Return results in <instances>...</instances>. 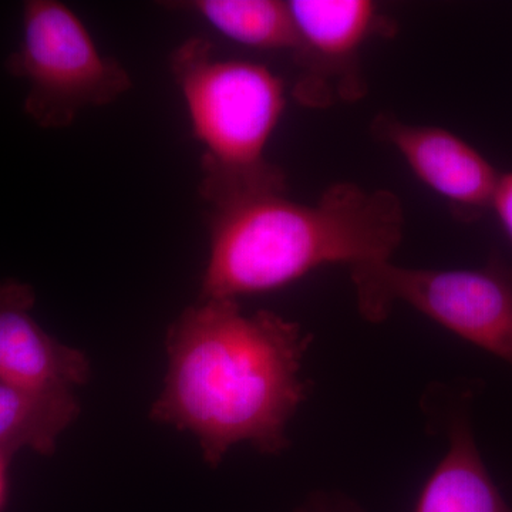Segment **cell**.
Masks as SVG:
<instances>
[{
	"label": "cell",
	"mask_w": 512,
	"mask_h": 512,
	"mask_svg": "<svg viewBox=\"0 0 512 512\" xmlns=\"http://www.w3.org/2000/svg\"><path fill=\"white\" fill-rule=\"evenodd\" d=\"M6 70L28 83L23 111L45 130L70 127L84 110L109 106L133 87L127 70L57 0L23 3L22 37Z\"/></svg>",
	"instance_id": "277c9868"
},
{
	"label": "cell",
	"mask_w": 512,
	"mask_h": 512,
	"mask_svg": "<svg viewBox=\"0 0 512 512\" xmlns=\"http://www.w3.org/2000/svg\"><path fill=\"white\" fill-rule=\"evenodd\" d=\"M403 229L393 192L353 183L332 185L311 204L271 192L211 208L200 301L276 291L325 265L389 261Z\"/></svg>",
	"instance_id": "7a4b0ae2"
},
{
	"label": "cell",
	"mask_w": 512,
	"mask_h": 512,
	"mask_svg": "<svg viewBox=\"0 0 512 512\" xmlns=\"http://www.w3.org/2000/svg\"><path fill=\"white\" fill-rule=\"evenodd\" d=\"M311 342L274 312L200 301L168 329V372L151 417L195 434L212 467L239 443L281 453L289 421L308 397L301 369Z\"/></svg>",
	"instance_id": "6da1fadb"
},
{
	"label": "cell",
	"mask_w": 512,
	"mask_h": 512,
	"mask_svg": "<svg viewBox=\"0 0 512 512\" xmlns=\"http://www.w3.org/2000/svg\"><path fill=\"white\" fill-rule=\"evenodd\" d=\"M171 8L200 16L222 36L239 45L261 50L296 46V32L288 2L281 0H190Z\"/></svg>",
	"instance_id": "8fae6325"
},
{
	"label": "cell",
	"mask_w": 512,
	"mask_h": 512,
	"mask_svg": "<svg viewBox=\"0 0 512 512\" xmlns=\"http://www.w3.org/2000/svg\"><path fill=\"white\" fill-rule=\"evenodd\" d=\"M414 512H512L481 460L466 407L448 423V450Z\"/></svg>",
	"instance_id": "9c48e42d"
},
{
	"label": "cell",
	"mask_w": 512,
	"mask_h": 512,
	"mask_svg": "<svg viewBox=\"0 0 512 512\" xmlns=\"http://www.w3.org/2000/svg\"><path fill=\"white\" fill-rule=\"evenodd\" d=\"M8 464L6 458L0 456V510L5 504L6 493H8Z\"/></svg>",
	"instance_id": "4fadbf2b"
},
{
	"label": "cell",
	"mask_w": 512,
	"mask_h": 512,
	"mask_svg": "<svg viewBox=\"0 0 512 512\" xmlns=\"http://www.w3.org/2000/svg\"><path fill=\"white\" fill-rule=\"evenodd\" d=\"M170 67L202 147L200 192L211 208L286 192L285 171L268 158L285 113L284 82L262 64L220 59L202 37L178 46Z\"/></svg>",
	"instance_id": "3957f363"
},
{
	"label": "cell",
	"mask_w": 512,
	"mask_h": 512,
	"mask_svg": "<svg viewBox=\"0 0 512 512\" xmlns=\"http://www.w3.org/2000/svg\"><path fill=\"white\" fill-rule=\"evenodd\" d=\"M69 390H35L0 382V456L30 448L42 456L55 453L57 440L79 417Z\"/></svg>",
	"instance_id": "30bf717a"
},
{
	"label": "cell",
	"mask_w": 512,
	"mask_h": 512,
	"mask_svg": "<svg viewBox=\"0 0 512 512\" xmlns=\"http://www.w3.org/2000/svg\"><path fill=\"white\" fill-rule=\"evenodd\" d=\"M35 302L29 284L0 281V382L73 392L89 379V359L42 329L32 315Z\"/></svg>",
	"instance_id": "ba28073f"
},
{
	"label": "cell",
	"mask_w": 512,
	"mask_h": 512,
	"mask_svg": "<svg viewBox=\"0 0 512 512\" xmlns=\"http://www.w3.org/2000/svg\"><path fill=\"white\" fill-rule=\"evenodd\" d=\"M315 512H353L352 510H350V508H343V510H340V508H338V510H336V508H328V507H325V505H318V507H316V510Z\"/></svg>",
	"instance_id": "5bb4252c"
},
{
	"label": "cell",
	"mask_w": 512,
	"mask_h": 512,
	"mask_svg": "<svg viewBox=\"0 0 512 512\" xmlns=\"http://www.w3.org/2000/svg\"><path fill=\"white\" fill-rule=\"evenodd\" d=\"M372 131L457 217L474 221L490 211L501 174L466 140L446 128L404 123L387 113L373 120Z\"/></svg>",
	"instance_id": "52a82bcc"
},
{
	"label": "cell",
	"mask_w": 512,
	"mask_h": 512,
	"mask_svg": "<svg viewBox=\"0 0 512 512\" xmlns=\"http://www.w3.org/2000/svg\"><path fill=\"white\" fill-rule=\"evenodd\" d=\"M299 74L292 96L309 109H329L366 96L363 49L396 25L370 0H291Z\"/></svg>",
	"instance_id": "8992f818"
},
{
	"label": "cell",
	"mask_w": 512,
	"mask_h": 512,
	"mask_svg": "<svg viewBox=\"0 0 512 512\" xmlns=\"http://www.w3.org/2000/svg\"><path fill=\"white\" fill-rule=\"evenodd\" d=\"M490 211L494 212L498 224L512 244V171L500 175ZM512 281V265H507Z\"/></svg>",
	"instance_id": "7c38bea8"
},
{
	"label": "cell",
	"mask_w": 512,
	"mask_h": 512,
	"mask_svg": "<svg viewBox=\"0 0 512 512\" xmlns=\"http://www.w3.org/2000/svg\"><path fill=\"white\" fill-rule=\"evenodd\" d=\"M350 271L357 308L369 322L406 303L512 367V281L498 259L478 269L407 268L389 259Z\"/></svg>",
	"instance_id": "5b68a950"
}]
</instances>
